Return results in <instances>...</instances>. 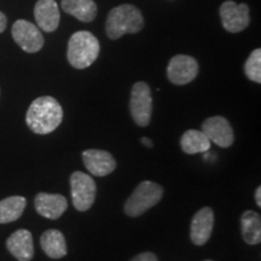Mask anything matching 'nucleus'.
I'll return each instance as SVG.
<instances>
[{"label": "nucleus", "mask_w": 261, "mask_h": 261, "mask_svg": "<svg viewBox=\"0 0 261 261\" xmlns=\"http://www.w3.org/2000/svg\"><path fill=\"white\" fill-rule=\"evenodd\" d=\"M63 120V109L54 97L44 96L34 99L29 107L25 122L37 135L54 132Z\"/></svg>", "instance_id": "1"}, {"label": "nucleus", "mask_w": 261, "mask_h": 261, "mask_svg": "<svg viewBox=\"0 0 261 261\" xmlns=\"http://www.w3.org/2000/svg\"><path fill=\"white\" fill-rule=\"evenodd\" d=\"M142 12L136 6L125 4L114 8L107 18V34L113 40L123 37L125 34H135L143 29Z\"/></svg>", "instance_id": "2"}, {"label": "nucleus", "mask_w": 261, "mask_h": 261, "mask_svg": "<svg viewBox=\"0 0 261 261\" xmlns=\"http://www.w3.org/2000/svg\"><path fill=\"white\" fill-rule=\"evenodd\" d=\"M99 50V41L92 33L76 32L68 42V61L76 69H85L97 60Z\"/></svg>", "instance_id": "3"}, {"label": "nucleus", "mask_w": 261, "mask_h": 261, "mask_svg": "<svg viewBox=\"0 0 261 261\" xmlns=\"http://www.w3.org/2000/svg\"><path fill=\"white\" fill-rule=\"evenodd\" d=\"M163 189L161 185L149 180L140 182L126 201L125 213L128 217H139L158 204L161 201Z\"/></svg>", "instance_id": "4"}, {"label": "nucleus", "mask_w": 261, "mask_h": 261, "mask_svg": "<svg viewBox=\"0 0 261 261\" xmlns=\"http://www.w3.org/2000/svg\"><path fill=\"white\" fill-rule=\"evenodd\" d=\"M96 191V182L91 175L83 172H74L70 175L71 201L79 212H86L92 207Z\"/></svg>", "instance_id": "5"}, {"label": "nucleus", "mask_w": 261, "mask_h": 261, "mask_svg": "<svg viewBox=\"0 0 261 261\" xmlns=\"http://www.w3.org/2000/svg\"><path fill=\"white\" fill-rule=\"evenodd\" d=\"M130 115L140 127L149 125L152 113V98L148 84L139 81L135 84L129 100Z\"/></svg>", "instance_id": "6"}, {"label": "nucleus", "mask_w": 261, "mask_h": 261, "mask_svg": "<svg viewBox=\"0 0 261 261\" xmlns=\"http://www.w3.org/2000/svg\"><path fill=\"white\" fill-rule=\"evenodd\" d=\"M11 33L16 44L28 54H35L44 46V37L40 29L32 22L18 19L12 25Z\"/></svg>", "instance_id": "7"}, {"label": "nucleus", "mask_w": 261, "mask_h": 261, "mask_svg": "<svg viewBox=\"0 0 261 261\" xmlns=\"http://www.w3.org/2000/svg\"><path fill=\"white\" fill-rule=\"evenodd\" d=\"M220 18L223 27L230 33H240L249 25V8L247 4L225 2L220 6Z\"/></svg>", "instance_id": "8"}, {"label": "nucleus", "mask_w": 261, "mask_h": 261, "mask_svg": "<svg viewBox=\"0 0 261 261\" xmlns=\"http://www.w3.org/2000/svg\"><path fill=\"white\" fill-rule=\"evenodd\" d=\"M198 74V63L194 57L178 55L169 61L167 76L174 85H187L195 80Z\"/></svg>", "instance_id": "9"}, {"label": "nucleus", "mask_w": 261, "mask_h": 261, "mask_svg": "<svg viewBox=\"0 0 261 261\" xmlns=\"http://www.w3.org/2000/svg\"><path fill=\"white\" fill-rule=\"evenodd\" d=\"M202 132L220 148H228L234 140L232 127L223 116H212L205 120L202 125Z\"/></svg>", "instance_id": "10"}, {"label": "nucleus", "mask_w": 261, "mask_h": 261, "mask_svg": "<svg viewBox=\"0 0 261 261\" xmlns=\"http://www.w3.org/2000/svg\"><path fill=\"white\" fill-rule=\"evenodd\" d=\"M85 167L94 177H106L115 171L116 161L110 152L104 150L89 149L83 152Z\"/></svg>", "instance_id": "11"}, {"label": "nucleus", "mask_w": 261, "mask_h": 261, "mask_svg": "<svg viewBox=\"0 0 261 261\" xmlns=\"http://www.w3.org/2000/svg\"><path fill=\"white\" fill-rule=\"evenodd\" d=\"M214 226V213L210 207H204L194 215L190 227V238L195 246H203L211 238Z\"/></svg>", "instance_id": "12"}, {"label": "nucleus", "mask_w": 261, "mask_h": 261, "mask_svg": "<svg viewBox=\"0 0 261 261\" xmlns=\"http://www.w3.org/2000/svg\"><path fill=\"white\" fill-rule=\"evenodd\" d=\"M35 210L41 217L56 220L67 211L68 202L64 196L60 194H46L40 192L35 196Z\"/></svg>", "instance_id": "13"}, {"label": "nucleus", "mask_w": 261, "mask_h": 261, "mask_svg": "<svg viewBox=\"0 0 261 261\" xmlns=\"http://www.w3.org/2000/svg\"><path fill=\"white\" fill-rule=\"evenodd\" d=\"M34 17L38 28L44 32H55L60 24V9L55 0H38L34 8Z\"/></svg>", "instance_id": "14"}, {"label": "nucleus", "mask_w": 261, "mask_h": 261, "mask_svg": "<svg viewBox=\"0 0 261 261\" xmlns=\"http://www.w3.org/2000/svg\"><path fill=\"white\" fill-rule=\"evenodd\" d=\"M6 248L18 261H31L34 256L32 233L25 228L15 231L6 241Z\"/></svg>", "instance_id": "15"}, {"label": "nucleus", "mask_w": 261, "mask_h": 261, "mask_svg": "<svg viewBox=\"0 0 261 261\" xmlns=\"http://www.w3.org/2000/svg\"><path fill=\"white\" fill-rule=\"evenodd\" d=\"M40 244L45 254L51 259H61L67 255V244L61 231L55 228L45 231L40 237Z\"/></svg>", "instance_id": "16"}, {"label": "nucleus", "mask_w": 261, "mask_h": 261, "mask_svg": "<svg viewBox=\"0 0 261 261\" xmlns=\"http://www.w3.org/2000/svg\"><path fill=\"white\" fill-rule=\"evenodd\" d=\"M62 8L83 22L93 21L97 16V5L93 0H62Z\"/></svg>", "instance_id": "17"}, {"label": "nucleus", "mask_w": 261, "mask_h": 261, "mask_svg": "<svg viewBox=\"0 0 261 261\" xmlns=\"http://www.w3.org/2000/svg\"><path fill=\"white\" fill-rule=\"evenodd\" d=\"M242 237L244 242L255 246L261 242V218L260 214L253 211L244 212L241 218Z\"/></svg>", "instance_id": "18"}, {"label": "nucleus", "mask_w": 261, "mask_h": 261, "mask_svg": "<svg viewBox=\"0 0 261 261\" xmlns=\"http://www.w3.org/2000/svg\"><path fill=\"white\" fill-rule=\"evenodd\" d=\"M182 151L189 155L207 152L211 149V140L202 130L189 129L184 133L180 139Z\"/></svg>", "instance_id": "19"}, {"label": "nucleus", "mask_w": 261, "mask_h": 261, "mask_svg": "<svg viewBox=\"0 0 261 261\" xmlns=\"http://www.w3.org/2000/svg\"><path fill=\"white\" fill-rule=\"evenodd\" d=\"M27 201L22 196H10L0 201V224L16 221L23 214Z\"/></svg>", "instance_id": "20"}, {"label": "nucleus", "mask_w": 261, "mask_h": 261, "mask_svg": "<svg viewBox=\"0 0 261 261\" xmlns=\"http://www.w3.org/2000/svg\"><path fill=\"white\" fill-rule=\"evenodd\" d=\"M244 73L254 83H261V50H254L244 64Z\"/></svg>", "instance_id": "21"}, {"label": "nucleus", "mask_w": 261, "mask_h": 261, "mask_svg": "<svg viewBox=\"0 0 261 261\" xmlns=\"http://www.w3.org/2000/svg\"><path fill=\"white\" fill-rule=\"evenodd\" d=\"M130 261H159V260H158V256H156L154 253L145 252V253L138 254V255L133 257Z\"/></svg>", "instance_id": "22"}, {"label": "nucleus", "mask_w": 261, "mask_h": 261, "mask_svg": "<svg viewBox=\"0 0 261 261\" xmlns=\"http://www.w3.org/2000/svg\"><path fill=\"white\" fill-rule=\"evenodd\" d=\"M6 24H8V19H6V16L0 11V33H3L5 31Z\"/></svg>", "instance_id": "23"}, {"label": "nucleus", "mask_w": 261, "mask_h": 261, "mask_svg": "<svg viewBox=\"0 0 261 261\" xmlns=\"http://www.w3.org/2000/svg\"><path fill=\"white\" fill-rule=\"evenodd\" d=\"M140 142H142V144L145 145L146 148H152V145H154V144H152L151 140H150V138H146V137H143Z\"/></svg>", "instance_id": "24"}, {"label": "nucleus", "mask_w": 261, "mask_h": 261, "mask_svg": "<svg viewBox=\"0 0 261 261\" xmlns=\"http://www.w3.org/2000/svg\"><path fill=\"white\" fill-rule=\"evenodd\" d=\"M255 201H256V204L261 207V188L259 187L256 189L255 191Z\"/></svg>", "instance_id": "25"}, {"label": "nucleus", "mask_w": 261, "mask_h": 261, "mask_svg": "<svg viewBox=\"0 0 261 261\" xmlns=\"http://www.w3.org/2000/svg\"><path fill=\"white\" fill-rule=\"evenodd\" d=\"M205 261H212V260H205Z\"/></svg>", "instance_id": "26"}]
</instances>
